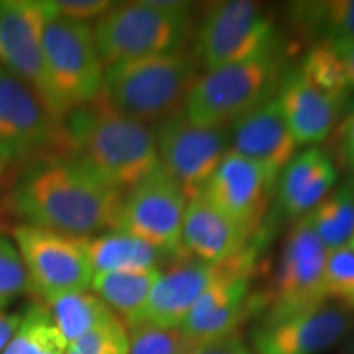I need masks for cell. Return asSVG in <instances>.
I'll use <instances>...</instances> for the list:
<instances>
[{
	"label": "cell",
	"instance_id": "6",
	"mask_svg": "<svg viewBox=\"0 0 354 354\" xmlns=\"http://www.w3.org/2000/svg\"><path fill=\"white\" fill-rule=\"evenodd\" d=\"M43 55L53 115L64 122L73 110L100 95L105 68L92 26L61 19L51 8L43 32Z\"/></svg>",
	"mask_w": 354,
	"mask_h": 354
},
{
	"label": "cell",
	"instance_id": "11",
	"mask_svg": "<svg viewBox=\"0 0 354 354\" xmlns=\"http://www.w3.org/2000/svg\"><path fill=\"white\" fill-rule=\"evenodd\" d=\"M325 259L326 248L302 215L287 234L264 318L276 320L328 302L323 292Z\"/></svg>",
	"mask_w": 354,
	"mask_h": 354
},
{
	"label": "cell",
	"instance_id": "28",
	"mask_svg": "<svg viewBox=\"0 0 354 354\" xmlns=\"http://www.w3.org/2000/svg\"><path fill=\"white\" fill-rule=\"evenodd\" d=\"M300 73L308 82L335 99L343 100L348 94L342 66L326 43H318L307 53Z\"/></svg>",
	"mask_w": 354,
	"mask_h": 354
},
{
	"label": "cell",
	"instance_id": "8",
	"mask_svg": "<svg viewBox=\"0 0 354 354\" xmlns=\"http://www.w3.org/2000/svg\"><path fill=\"white\" fill-rule=\"evenodd\" d=\"M161 169L174 180L187 202L203 192L227 154L230 130L225 125H197L184 112L151 127Z\"/></svg>",
	"mask_w": 354,
	"mask_h": 354
},
{
	"label": "cell",
	"instance_id": "21",
	"mask_svg": "<svg viewBox=\"0 0 354 354\" xmlns=\"http://www.w3.org/2000/svg\"><path fill=\"white\" fill-rule=\"evenodd\" d=\"M279 197L290 215H307L333 189L336 167L331 158L320 148H308L295 154L281 172Z\"/></svg>",
	"mask_w": 354,
	"mask_h": 354
},
{
	"label": "cell",
	"instance_id": "31",
	"mask_svg": "<svg viewBox=\"0 0 354 354\" xmlns=\"http://www.w3.org/2000/svg\"><path fill=\"white\" fill-rule=\"evenodd\" d=\"M30 292V281L17 246L0 234V310Z\"/></svg>",
	"mask_w": 354,
	"mask_h": 354
},
{
	"label": "cell",
	"instance_id": "25",
	"mask_svg": "<svg viewBox=\"0 0 354 354\" xmlns=\"http://www.w3.org/2000/svg\"><path fill=\"white\" fill-rule=\"evenodd\" d=\"M289 12L292 24L320 43L354 38V0L295 2Z\"/></svg>",
	"mask_w": 354,
	"mask_h": 354
},
{
	"label": "cell",
	"instance_id": "14",
	"mask_svg": "<svg viewBox=\"0 0 354 354\" xmlns=\"http://www.w3.org/2000/svg\"><path fill=\"white\" fill-rule=\"evenodd\" d=\"M254 259V250L248 246L225 261L223 271L207 287L180 326L190 346H201L234 333L248 308Z\"/></svg>",
	"mask_w": 354,
	"mask_h": 354
},
{
	"label": "cell",
	"instance_id": "24",
	"mask_svg": "<svg viewBox=\"0 0 354 354\" xmlns=\"http://www.w3.org/2000/svg\"><path fill=\"white\" fill-rule=\"evenodd\" d=\"M44 307L64 339L66 346L92 331L110 318L117 317L95 294L87 290L71 292L46 300Z\"/></svg>",
	"mask_w": 354,
	"mask_h": 354
},
{
	"label": "cell",
	"instance_id": "32",
	"mask_svg": "<svg viewBox=\"0 0 354 354\" xmlns=\"http://www.w3.org/2000/svg\"><path fill=\"white\" fill-rule=\"evenodd\" d=\"M323 292L328 300L338 299L344 304L354 297V251L349 248L326 251Z\"/></svg>",
	"mask_w": 354,
	"mask_h": 354
},
{
	"label": "cell",
	"instance_id": "10",
	"mask_svg": "<svg viewBox=\"0 0 354 354\" xmlns=\"http://www.w3.org/2000/svg\"><path fill=\"white\" fill-rule=\"evenodd\" d=\"M12 236L28 274L30 292L44 302L57 295L91 289L94 271L82 238L25 223L13 228Z\"/></svg>",
	"mask_w": 354,
	"mask_h": 354
},
{
	"label": "cell",
	"instance_id": "4",
	"mask_svg": "<svg viewBox=\"0 0 354 354\" xmlns=\"http://www.w3.org/2000/svg\"><path fill=\"white\" fill-rule=\"evenodd\" d=\"M192 32L190 6L172 0L113 3L92 26L104 68L184 51Z\"/></svg>",
	"mask_w": 354,
	"mask_h": 354
},
{
	"label": "cell",
	"instance_id": "26",
	"mask_svg": "<svg viewBox=\"0 0 354 354\" xmlns=\"http://www.w3.org/2000/svg\"><path fill=\"white\" fill-rule=\"evenodd\" d=\"M307 216L326 251L346 246L354 232V185L330 192Z\"/></svg>",
	"mask_w": 354,
	"mask_h": 354
},
{
	"label": "cell",
	"instance_id": "20",
	"mask_svg": "<svg viewBox=\"0 0 354 354\" xmlns=\"http://www.w3.org/2000/svg\"><path fill=\"white\" fill-rule=\"evenodd\" d=\"M250 232L216 209L201 192L187 202L183 225V246L203 263H221L248 248Z\"/></svg>",
	"mask_w": 354,
	"mask_h": 354
},
{
	"label": "cell",
	"instance_id": "30",
	"mask_svg": "<svg viewBox=\"0 0 354 354\" xmlns=\"http://www.w3.org/2000/svg\"><path fill=\"white\" fill-rule=\"evenodd\" d=\"M128 354H190L192 346L180 328L165 330L151 325L130 328Z\"/></svg>",
	"mask_w": 354,
	"mask_h": 354
},
{
	"label": "cell",
	"instance_id": "22",
	"mask_svg": "<svg viewBox=\"0 0 354 354\" xmlns=\"http://www.w3.org/2000/svg\"><path fill=\"white\" fill-rule=\"evenodd\" d=\"M94 274L159 271L165 253L140 238L120 230H112L91 238H82Z\"/></svg>",
	"mask_w": 354,
	"mask_h": 354
},
{
	"label": "cell",
	"instance_id": "18",
	"mask_svg": "<svg viewBox=\"0 0 354 354\" xmlns=\"http://www.w3.org/2000/svg\"><path fill=\"white\" fill-rule=\"evenodd\" d=\"M232 151L264 167L277 180L279 174L297 154L294 140L282 117L277 99L264 102L233 122Z\"/></svg>",
	"mask_w": 354,
	"mask_h": 354
},
{
	"label": "cell",
	"instance_id": "1",
	"mask_svg": "<svg viewBox=\"0 0 354 354\" xmlns=\"http://www.w3.org/2000/svg\"><path fill=\"white\" fill-rule=\"evenodd\" d=\"M123 194L73 154H48L21 167L8 205L25 225L73 238L117 230Z\"/></svg>",
	"mask_w": 354,
	"mask_h": 354
},
{
	"label": "cell",
	"instance_id": "13",
	"mask_svg": "<svg viewBox=\"0 0 354 354\" xmlns=\"http://www.w3.org/2000/svg\"><path fill=\"white\" fill-rule=\"evenodd\" d=\"M50 13L46 0H0V66L32 87L53 115L43 55V32Z\"/></svg>",
	"mask_w": 354,
	"mask_h": 354
},
{
	"label": "cell",
	"instance_id": "38",
	"mask_svg": "<svg viewBox=\"0 0 354 354\" xmlns=\"http://www.w3.org/2000/svg\"><path fill=\"white\" fill-rule=\"evenodd\" d=\"M346 248H349V250L354 251V232H353V234H351V238H349Z\"/></svg>",
	"mask_w": 354,
	"mask_h": 354
},
{
	"label": "cell",
	"instance_id": "36",
	"mask_svg": "<svg viewBox=\"0 0 354 354\" xmlns=\"http://www.w3.org/2000/svg\"><path fill=\"white\" fill-rule=\"evenodd\" d=\"M21 322V313H10L7 310H0V353L6 349L12 336L15 335Z\"/></svg>",
	"mask_w": 354,
	"mask_h": 354
},
{
	"label": "cell",
	"instance_id": "29",
	"mask_svg": "<svg viewBox=\"0 0 354 354\" xmlns=\"http://www.w3.org/2000/svg\"><path fill=\"white\" fill-rule=\"evenodd\" d=\"M128 349L130 338L125 323L113 317L68 344L63 354H128Z\"/></svg>",
	"mask_w": 354,
	"mask_h": 354
},
{
	"label": "cell",
	"instance_id": "12",
	"mask_svg": "<svg viewBox=\"0 0 354 354\" xmlns=\"http://www.w3.org/2000/svg\"><path fill=\"white\" fill-rule=\"evenodd\" d=\"M187 198L159 169L123 196L117 230L140 238L166 256L183 253V225Z\"/></svg>",
	"mask_w": 354,
	"mask_h": 354
},
{
	"label": "cell",
	"instance_id": "35",
	"mask_svg": "<svg viewBox=\"0 0 354 354\" xmlns=\"http://www.w3.org/2000/svg\"><path fill=\"white\" fill-rule=\"evenodd\" d=\"M190 354H254L236 335H228L215 342L192 348Z\"/></svg>",
	"mask_w": 354,
	"mask_h": 354
},
{
	"label": "cell",
	"instance_id": "33",
	"mask_svg": "<svg viewBox=\"0 0 354 354\" xmlns=\"http://www.w3.org/2000/svg\"><path fill=\"white\" fill-rule=\"evenodd\" d=\"M50 3L55 15L77 24L97 21L113 6L109 0H53Z\"/></svg>",
	"mask_w": 354,
	"mask_h": 354
},
{
	"label": "cell",
	"instance_id": "15",
	"mask_svg": "<svg viewBox=\"0 0 354 354\" xmlns=\"http://www.w3.org/2000/svg\"><path fill=\"white\" fill-rule=\"evenodd\" d=\"M351 326V308L330 302L276 320L263 318L251 331L253 353L320 354L342 342Z\"/></svg>",
	"mask_w": 354,
	"mask_h": 354
},
{
	"label": "cell",
	"instance_id": "34",
	"mask_svg": "<svg viewBox=\"0 0 354 354\" xmlns=\"http://www.w3.org/2000/svg\"><path fill=\"white\" fill-rule=\"evenodd\" d=\"M328 44L333 55L342 66L344 79H346L348 92L354 91V38L335 39V41H322Z\"/></svg>",
	"mask_w": 354,
	"mask_h": 354
},
{
	"label": "cell",
	"instance_id": "27",
	"mask_svg": "<svg viewBox=\"0 0 354 354\" xmlns=\"http://www.w3.org/2000/svg\"><path fill=\"white\" fill-rule=\"evenodd\" d=\"M64 339L44 305L33 304L21 313L15 335L0 354H63Z\"/></svg>",
	"mask_w": 354,
	"mask_h": 354
},
{
	"label": "cell",
	"instance_id": "5",
	"mask_svg": "<svg viewBox=\"0 0 354 354\" xmlns=\"http://www.w3.org/2000/svg\"><path fill=\"white\" fill-rule=\"evenodd\" d=\"M286 59L279 46L251 57L207 71L198 76L183 112L190 122L221 127L274 99L284 79Z\"/></svg>",
	"mask_w": 354,
	"mask_h": 354
},
{
	"label": "cell",
	"instance_id": "3",
	"mask_svg": "<svg viewBox=\"0 0 354 354\" xmlns=\"http://www.w3.org/2000/svg\"><path fill=\"white\" fill-rule=\"evenodd\" d=\"M197 79L196 57L184 50L105 68L100 95L117 112L146 125L183 112Z\"/></svg>",
	"mask_w": 354,
	"mask_h": 354
},
{
	"label": "cell",
	"instance_id": "16",
	"mask_svg": "<svg viewBox=\"0 0 354 354\" xmlns=\"http://www.w3.org/2000/svg\"><path fill=\"white\" fill-rule=\"evenodd\" d=\"M277 180L241 154L228 151L203 189V196L216 209L253 232L264 214L266 197Z\"/></svg>",
	"mask_w": 354,
	"mask_h": 354
},
{
	"label": "cell",
	"instance_id": "37",
	"mask_svg": "<svg viewBox=\"0 0 354 354\" xmlns=\"http://www.w3.org/2000/svg\"><path fill=\"white\" fill-rule=\"evenodd\" d=\"M342 154L344 161L354 169V113L348 118L346 125L343 127Z\"/></svg>",
	"mask_w": 354,
	"mask_h": 354
},
{
	"label": "cell",
	"instance_id": "2",
	"mask_svg": "<svg viewBox=\"0 0 354 354\" xmlns=\"http://www.w3.org/2000/svg\"><path fill=\"white\" fill-rule=\"evenodd\" d=\"M63 123L73 156L123 196L161 169L151 128L117 112L102 95Z\"/></svg>",
	"mask_w": 354,
	"mask_h": 354
},
{
	"label": "cell",
	"instance_id": "9",
	"mask_svg": "<svg viewBox=\"0 0 354 354\" xmlns=\"http://www.w3.org/2000/svg\"><path fill=\"white\" fill-rule=\"evenodd\" d=\"M277 46L274 21L258 3L230 0L215 3L196 37V59L207 71L241 63Z\"/></svg>",
	"mask_w": 354,
	"mask_h": 354
},
{
	"label": "cell",
	"instance_id": "39",
	"mask_svg": "<svg viewBox=\"0 0 354 354\" xmlns=\"http://www.w3.org/2000/svg\"><path fill=\"white\" fill-rule=\"evenodd\" d=\"M346 305H348V307H349V308H351V310H354V297H353L351 300H348V302H346Z\"/></svg>",
	"mask_w": 354,
	"mask_h": 354
},
{
	"label": "cell",
	"instance_id": "19",
	"mask_svg": "<svg viewBox=\"0 0 354 354\" xmlns=\"http://www.w3.org/2000/svg\"><path fill=\"white\" fill-rule=\"evenodd\" d=\"M276 99L287 128L299 146L325 140L335 127L342 105V100L308 82L300 71L286 74Z\"/></svg>",
	"mask_w": 354,
	"mask_h": 354
},
{
	"label": "cell",
	"instance_id": "23",
	"mask_svg": "<svg viewBox=\"0 0 354 354\" xmlns=\"http://www.w3.org/2000/svg\"><path fill=\"white\" fill-rule=\"evenodd\" d=\"M161 271L99 272L94 274L91 289L128 328L140 320L149 294Z\"/></svg>",
	"mask_w": 354,
	"mask_h": 354
},
{
	"label": "cell",
	"instance_id": "17",
	"mask_svg": "<svg viewBox=\"0 0 354 354\" xmlns=\"http://www.w3.org/2000/svg\"><path fill=\"white\" fill-rule=\"evenodd\" d=\"M225 261L210 264L196 259L161 272L136 325L180 328L201 295L223 271Z\"/></svg>",
	"mask_w": 354,
	"mask_h": 354
},
{
	"label": "cell",
	"instance_id": "7",
	"mask_svg": "<svg viewBox=\"0 0 354 354\" xmlns=\"http://www.w3.org/2000/svg\"><path fill=\"white\" fill-rule=\"evenodd\" d=\"M48 154H73L64 123L32 87L0 66V174Z\"/></svg>",
	"mask_w": 354,
	"mask_h": 354
}]
</instances>
